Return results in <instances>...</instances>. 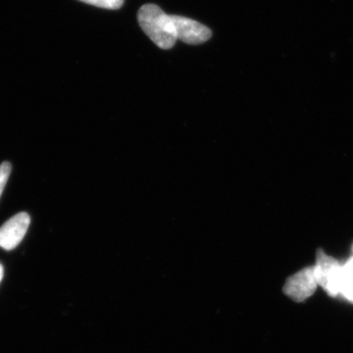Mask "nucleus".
<instances>
[{
  "label": "nucleus",
  "instance_id": "obj_1",
  "mask_svg": "<svg viewBox=\"0 0 353 353\" xmlns=\"http://www.w3.org/2000/svg\"><path fill=\"white\" fill-rule=\"evenodd\" d=\"M139 24L150 39L162 50L175 46L176 34L172 16L167 15L159 6L145 4L139 9Z\"/></svg>",
  "mask_w": 353,
  "mask_h": 353
},
{
  "label": "nucleus",
  "instance_id": "obj_7",
  "mask_svg": "<svg viewBox=\"0 0 353 353\" xmlns=\"http://www.w3.org/2000/svg\"><path fill=\"white\" fill-rule=\"evenodd\" d=\"M80 1L105 9H119L124 4V0H80Z\"/></svg>",
  "mask_w": 353,
  "mask_h": 353
},
{
  "label": "nucleus",
  "instance_id": "obj_5",
  "mask_svg": "<svg viewBox=\"0 0 353 353\" xmlns=\"http://www.w3.org/2000/svg\"><path fill=\"white\" fill-rule=\"evenodd\" d=\"M175 25L176 39L189 44H201L208 41L212 36V32L206 26L196 21L182 17L172 16Z\"/></svg>",
  "mask_w": 353,
  "mask_h": 353
},
{
  "label": "nucleus",
  "instance_id": "obj_3",
  "mask_svg": "<svg viewBox=\"0 0 353 353\" xmlns=\"http://www.w3.org/2000/svg\"><path fill=\"white\" fill-rule=\"evenodd\" d=\"M317 285L314 269L313 267H307L290 276L283 290L292 301L301 303L314 294Z\"/></svg>",
  "mask_w": 353,
  "mask_h": 353
},
{
  "label": "nucleus",
  "instance_id": "obj_2",
  "mask_svg": "<svg viewBox=\"0 0 353 353\" xmlns=\"http://www.w3.org/2000/svg\"><path fill=\"white\" fill-rule=\"evenodd\" d=\"M316 282L321 285L331 296L341 294V276L343 267L338 260L329 256L323 250H318L316 253V264L313 267Z\"/></svg>",
  "mask_w": 353,
  "mask_h": 353
},
{
  "label": "nucleus",
  "instance_id": "obj_8",
  "mask_svg": "<svg viewBox=\"0 0 353 353\" xmlns=\"http://www.w3.org/2000/svg\"><path fill=\"white\" fill-rule=\"evenodd\" d=\"M11 170H12V166L9 162H3L0 165V196H1L4 188H6Z\"/></svg>",
  "mask_w": 353,
  "mask_h": 353
},
{
  "label": "nucleus",
  "instance_id": "obj_6",
  "mask_svg": "<svg viewBox=\"0 0 353 353\" xmlns=\"http://www.w3.org/2000/svg\"><path fill=\"white\" fill-rule=\"evenodd\" d=\"M341 294L353 303V259L348 260L347 264L343 266Z\"/></svg>",
  "mask_w": 353,
  "mask_h": 353
},
{
  "label": "nucleus",
  "instance_id": "obj_4",
  "mask_svg": "<svg viewBox=\"0 0 353 353\" xmlns=\"http://www.w3.org/2000/svg\"><path fill=\"white\" fill-rule=\"evenodd\" d=\"M31 218L26 212H20L0 228V248L6 250H12L19 245L27 234Z\"/></svg>",
  "mask_w": 353,
  "mask_h": 353
},
{
  "label": "nucleus",
  "instance_id": "obj_9",
  "mask_svg": "<svg viewBox=\"0 0 353 353\" xmlns=\"http://www.w3.org/2000/svg\"><path fill=\"white\" fill-rule=\"evenodd\" d=\"M2 278H3V267L0 264V282H1Z\"/></svg>",
  "mask_w": 353,
  "mask_h": 353
}]
</instances>
